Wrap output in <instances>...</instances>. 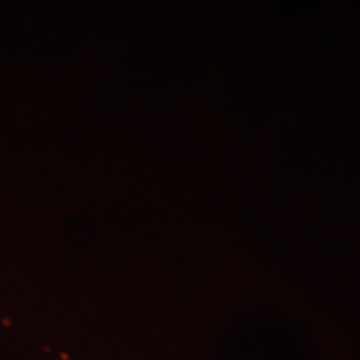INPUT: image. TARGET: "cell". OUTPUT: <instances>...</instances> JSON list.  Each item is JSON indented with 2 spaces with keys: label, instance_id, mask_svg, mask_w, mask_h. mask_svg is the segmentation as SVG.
<instances>
[]
</instances>
